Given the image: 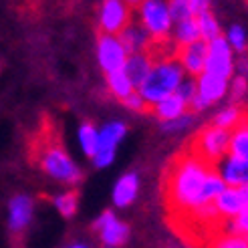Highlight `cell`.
<instances>
[{"label": "cell", "instance_id": "74e56055", "mask_svg": "<svg viewBox=\"0 0 248 248\" xmlns=\"http://www.w3.org/2000/svg\"><path fill=\"white\" fill-rule=\"evenodd\" d=\"M240 192H242L244 200H246V204H248V184H246V186H240Z\"/></svg>", "mask_w": 248, "mask_h": 248}, {"label": "cell", "instance_id": "f546056e", "mask_svg": "<svg viewBox=\"0 0 248 248\" xmlns=\"http://www.w3.org/2000/svg\"><path fill=\"white\" fill-rule=\"evenodd\" d=\"M246 91H248L246 77H238V75H234L232 83L228 85V95H230L232 105H234V103H240L242 99L246 97Z\"/></svg>", "mask_w": 248, "mask_h": 248}, {"label": "cell", "instance_id": "603a6c76", "mask_svg": "<svg viewBox=\"0 0 248 248\" xmlns=\"http://www.w3.org/2000/svg\"><path fill=\"white\" fill-rule=\"evenodd\" d=\"M105 81H107V87H109V91L113 93V97L117 99H125L127 95H131L135 91V87L131 85L129 77L125 75V71L119 69V71H113V73H109V75H105Z\"/></svg>", "mask_w": 248, "mask_h": 248}, {"label": "cell", "instance_id": "4fadbf2b", "mask_svg": "<svg viewBox=\"0 0 248 248\" xmlns=\"http://www.w3.org/2000/svg\"><path fill=\"white\" fill-rule=\"evenodd\" d=\"M228 85H230L228 79L210 75V73H202V75L196 79L198 95H200L208 105H214V103L222 101V99L228 95Z\"/></svg>", "mask_w": 248, "mask_h": 248}, {"label": "cell", "instance_id": "2e32d148", "mask_svg": "<svg viewBox=\"0 0 248 248\" xmlns=\"http://www.w3.org/2000/svg\"><path fill=\"white\" fill-rule=\"evenodd\" d=\"M246 206L248 204L244 200L240 188H230V186H226V190L214 200V208H216L218 216L226 218V220H234Z\"/></svg>", "mask_w": 248, "mask_h": 248}, {"label": "cell", "instance_id": "1f68e13d", "mask_svg": "<svg viewBox=\"0 0 248 248\" xmlns=\"http://www.w3.org/2000/svg\"><path fill=\"white\" fill-rule=\"evenodd\" d=\"M121 103L125 105L129 111H133V113H145V111H150V105L143 101V97L138 93V89H135L131 95H127Z\"/></svg>", "mask_w": 248, "mask_h": 248}, {"label": "cell", "instance_id": "ba28073f", "mask_svg": "<svg viewBox=\"0 0 248 248\" xmlns=\"http://www.w3.org/2000/svg\"><path fill=\"white\" fill-rule=\"evenodd\" d=\"M204 73H210V75H216L228 81L234 77V51L230 48L224 36H218V39L208 43V57H206Z\"/></svg>", "mask_w": 248, "mask_h": 248}, {"label": "cell", "instance_id": "4dcf8cb0", "mask_svg": "<svg viewBox=\"0 0 248 248\" xmlns=\"http://www.w3.org/2000/svg\"><path fill=\"white\" fill-rule=\"evenodd\" d=\"M228 234H240L248 238V206L234 220H228Z\"/></svg>", "mask_w": 248, "mask_h": 248}, {"label": "cell", "instance_id": "44dd1931", "mask_svg": "<svg viewBox=\"0 0 248 248\" xmlns=\"http://www.w3.org/2000/svg\"><path fill=\"white\" fill-rule=\"evenodd\" d=\"M171 41L176 43V46H186V45H192L196 41H202L200 39V31H198V22L196 18H188V20H182L176 22L171 29Z\"/></svg>", "mask_w": 248, "mask_h": 248}, {"label": "cell", "instance_id": "4316f807", "mask_svg": "<svg viewBox=\"0 0 248 248\" xmlns=\"http://www.w3.org/2000/svg\"><path fill=\"white\" fill-rule=\"evenodd\" d=\"M224 39L228 41V45H230V48H232L234 53H238V55L246 53L248 41H246V32H244V29L240 27V24H232Z\"/></svg>", "mask_w": 248, "mask_h": 248}, {"label": "cell", "instance_id": "f1b7e54d", "mask_svg": "<svg viewBox=\"0 0 248 248\" xmlns=\"http://www.w3.org/2000/svg\"><path fill=\"white\" fill-rule=\"evenodd\" d=\"M168 6H170V15H171L173 24L182 22V20H188V18H194L188 0H168Z\"/></svg>", "mask_w": 248, "mask_h": 248}, {"label": "cell", "instance_id": "7a4b0ae2", "mask_svg": "<svg viewBox=\"0 0 248 248\" xmlns=\"http://www.w3.org/2000/svg\"><path fill=\"white\" fill-rule=\"evenodd\" d=\"M184 79H186V73L178 63V59L157 61V63H154L152 71L147 73L143 83L138 87V93L152 109L159 101H164L166 97L176 93Z\"/></svg>", "mask_w": 248, "mask_h": 248}, {"label": "cell", "instance_id": "cb8c5ba5", "mask_svg": "<svg viewBox=\"0 0 248 248\" xmlns=\"http://www.w3.org/2000/svg\"><path fill=\"white\" fill-rule=\"evenodd\" d=\"M196 22H198V31H200V39L204 43H210V41L218 39V36H222L220 24L212 12H204V15L196 16Z\"/></svg>", "mask_w": 248, "mask_h": 248}, {"label": "cell", "instance_id": "3957f363", "mask_svg": "<svg viewBox=\"0 0 248 248\" xmlns=\"http://www.w3.org/2000/svg\"><path fill=\"white\" fill-rule=\"evenodd\" d=\"M230 150V131L220 129L216 125H208L202 131H198L192 140V150H188L192 155L202 159L208 166H218Z\"/></svg>", "mask_w": 248, "mask_h": 248}, {"label": "cell", "instance_id": "d6986e66", "mask_svg": "<svg viewBox=\"0 0 248 248\" xmlns=\"http://www.w3.org/2000/svg\"><path fill=\"white\" fill-rule=\"evenodd\" d=\"M188 103L184 101V99L178 95V93H173L170 97H166L164 101H159L157 105L152 107V113L159 119V121H171V119H178L182 117L184 113H188Z\"/></svg>", "mask_w": 248, "mask_h": 248}, {"label": "cell", "instance_id": "d4e9b609", "mask_svg": "<svg viewBox=\"0 0 248 248\" xmlns=\"http://www.w3.org/2000/svg\"><path fill=\"white\" fill-rule=\"evenodd\" d=\"M240 117H242V111L238 109V105H228L224 109H220L218 113L214 115L212 125H216L220 129H226V131H232L234 127L238 125Z\"/></svg>", "mask_w": 248, "mask_h": 248}, {"label": "cell", "instance_id": "e575fe53", "mask_svg": "<svg viewBox=\"0 0 248 248\" xmlns=\"http://www.w3.org/2000/svg\"><path fill=\"white\" fill-rule=\"evenodd\" d=\"M234 75L248 77V55L246 53H242L234 59Z\"/></svg>", "mask_w": 248, "mask_h": 248}, {"label": "cell", "instance_id": "30bf717a", "mask_svg": "<svg viewBox=\"0 0 248 248\" xmlns=\"http://www.w3.org/2000/svg\"><path fill=\"white\" fill-rule=\"evenodd\" d=\"M93 226L99 232V240H101L103 248H119L129 238V226L125 222H121L111 210H105L93 222Z\"/></svg>", "mask_w": 248, "mask_h": 248}, {"label": "cell", "instance_id": "277c9868", "mask_svg": "<svg viewBox=\"0 0 248 248\" xmlns=\"http://www.w3.org/2000/svg\"><path fill=\"white\" fill-rule=\"evenodd\" d=\"M39 168L46 173L48 178L63 184H77L83 178V171L73 162V157L61 147L59 143L45 145L39 154Z\"/></svg>", "mask_w": 248, "mask_h": 248}, {"label": "cell", "instance_id": "8992f818", "mask_svg": "<svg viewBox=\"0 0 248 248\" xmlns=\"http://www.w3.org/2000/svg\"><path fill=\"white\" fill-rule=\"evenodd\" d=\"M125 135H127V125L123 121L105 123V125L99 129V147H97V154L91 159L97 170H103L113 164L117 145L123 141Z\"/></svg>", "mask_w": 248, "mask_h": 248}, {"label": "cell", "instance_id": "ffe728a7", "mask_svg": "<svg viewBox=\"0 0 248 248\" xmlns=\"http://www.w3.org/2000/svg\"><path fill=\"white\" fill-rule=\"evenodd\" d=\"M228 155L248 162V113H242L238 125L230 131V150Z\"/></svg>", "mask_w": 248, "mask_h": 248}, {"label": "cell", "instance_id": "836d02e7", "mask_svg": "<svg viewBox=\"0 0 248 248\" xmlns=\"http://www.w3.org/2000/svg\"><path fill=\"white\" fill-rule=\"evenodd\" d=\"M182 99H184V101L186 103H188L190 105V101H192V99L196 97V93H198V87H196V79L194 77H188V75H186V79L182 81V85L178 87V91H176Z\"/></svg>", "mask_w": 248, "mask_h": 248}, {"label": "cell", "instance_id": "52a82bcc", "mask_svg": "<svg viewBox=\"0 0 248 248\" xmlns=\"http://www.w3.org/2000/svg\"><path fill=\"white\" fill-rule=\"evenodd\" d=\"M133 20V10L125 0H103L99 8V31L101 34H119Z\"/></svg>", "mask_w": 248, "mask_h": 248}, {"label": "cell", "instance_id": "6da1fadb", "mask_svg": "<svg viewBox=\"0 0 248 248\" xmlns=\"http://www.w3.org/2000/svg\"><path fill=\"white\" fill-rule=\"evenodd\" d=\"M164 190L168 206L173 212L194 214L196 210L214 204L216 198L226 190V184L214 166H208L186 152L168 168Z\"/></svg>", "mask_w": 248, "mask_h": 248}, {"label": "cell", "instance_id": "8d00e7d4", "mask_svg": "<svg viewBox=\"0 0 248 248\" xmlns=\"http://www.w3.org/2000/svg\"><path fill=\"white\" fill-rule=\"evenodd\" d=\"M65 248H91V246L85 244V242H71V244H67Z\"/></svg>", "mask_w": 248, "mask_h": 248}, {"label": "cell", "instance_id": "5bb4252c", "mask_svg": "<svg viewBox=\"0 0 248 248\" xmlns=\"http://www.w3.org/2000/svg\"><path fill=\"white\" fill-rule=\"evenodd\" d=\"M216 171L230 188H240L248 184V162H242L238 157L226 155L222 162H218Z\"/></svg>", "mask_w": 248, "mask_h": 248}, {"label": "cell", "instance_id": "484cf974", "mask_svg": "<svg viewBox=\"0 0 248 248\" xmlns=\"http://www.w3.org/2000/svg\"><path fill=\"white\" fill-rule=\"evenodd\" d=\"M55 208L59 210V214L63 218H73L75 212H77V208H79L77 192L71 190V192H63V194L55 196Z\"/></svg>", "mask_w": 248, "mask_h": 248}, {"label": "cell", "instance_id": "5b68a950", "mask_svg": "<svg viewBox=\"0 0 248 248\" xmlns=\"http://www.w3.org/2000/svg\"><path fill=\"white\" fill-rule=\"evenodd\" d=\"M140 24L152 36V41H164L171 34L173 20L168 0H143L138 6Z\"/></svg>", "mask_w": 248, "mask_h": 248}, {"label": "cell", "instance_id": "9c48e42d", "mask_svg": "<svg viewBox=\"0 0 248 248\" xmlns=\"http://www.w3.org/2000/svg\"><path fill=\"white\" fill-rule=\"evenodd\" d=\"M97 61L105 75L125 67L127 51L115 34H99L97 39Z\"/></svg>", "mask_w": 248, "mask_h": 248}, {"label": "cell", "instance_id": "83f0119b", "mask_svg": "<svg viewBox=\"0 0 248 248\" xmlns=\"http://www.w3.org/2000/svg\"><path fill=\"white\" fill-rule=\"evenodd\" d=\"M194 121H196V113L188 111V113H184V115L178 117V119L164 121V123H162V129H164L166 133H180V131H186L188 127H192Z\"/></svg>", "mask_w": 248, "mask_h": 248}, {"label": "cell", "instance_id": "f35d334b", "mask_svg": "<svg viewBox=\"0 0 248 248\" xmlns=\"http://www.w3.org/2000/svg\"><path fill=\"white\" fill-rule=\"evenodd\" d=\"M125 2H127V4L133 8V6H140V4L143 2V0H125Z\"/></svg>", "mask_w": 248, "mask_h": 248}, {"label": "cell", "instance_id": "9a60e30c", "mask_svg": "<svg viewBox=\"0 0 248 248\" xmlns=\"http://www.w3.org/2000/svg\"><path fill=\"white\" fill-rule=\"evenodd\" d=\"M117 39L121 41V45L127 51V55L147 51V46L152 45V36L147 34V31L140 24V20H131L127 27L117 34Z\"/></svg>", "mask_w": 248, "mask_h": 248}, {"label": "cell", "instance_id": "e0dca14e", "mask_svg": "<svg viewBox=\"0 0 248 248\" xmlns=\"http://www.w3.org/2000/svg\"><path fill=\"white\" fill-rule=\"evenodd\" d=\"M140 194V176L135 171H127L117 180L113 188V204L117 208H127L135 202V198Z\"/></svg>", "mask_w": 248, "mask_h": 248}, {"label": "cell", "instance_id": "ac0fdd59", "mask_svg": "<svg viewBox=\"0 0 248 248\" xmlns=\"http://www.w3.org/2000/svg\"><path fill=\"white\" fill-rule=\"evenodd\" d=\"M154 67V59L150 57L147 51H141V53H133V55H127V61H125V75L129 77L131 85L138 89V87L143 83V79L147 77V73L152 71Z\"/></svg>", "mask_w": 248, "mask_h": 248}, {"label": "cell", "instance_id": "7c38bea8", "mask_svg": "<svg viewBox=\"0 0 248 248\" xmlns=\"http://www.w3.org/2000/svg\"><path fill=\"white\" fill-rule=\"evenodd\" d=\"M34 212V202L29 194H16L8 202V228L10 232H22L31 224Z\"/></svg>", "mask_w": 248, "mask_h": 248}, {"label": "cell", "instance_id": "d590c367", "mask_svg": "<svg viewBox=\"0 0 248 248\" xmlns=\"http://www.w3.org/2000/svg\"><path fill=\"white\" fill-rule=\"evenodd\" d=\"M188 4H190L194 18L204 15V12H210V0H188Z\"/></svg>", "mask_w": 248, "mask_h": 248}, {"label": "cell", "instance_id": "8fae6325", "mask_svg": "<svg viewBox=\"0 0 248 248\" xmlns=\"http://www.w3.org/2000/svg\"><path fill=\"white\" fill-rule=\"evenodd\" d=\"M206 57H208V43L204 41H196L192 45H186L178 48V63L182 65L184 73L188 77L198 79L206 69Z\"/></svg>", "mask_w": 248, "mask_h": 248}, {"label": "cell", "instance_id": "d6a6232c", "mask_svg": "<svg viewBox=\"0 0 248 248\" xmlns=\"http://www.w3.org/2000/svg\"><path fill=\"white\" fill-rule=\"evenodd\" d=\"M214 248H248V238L240 234H226L214 244Z\"/></svg>", "mask_w": 248, "mask_h": 248}, {"label": "cell", "instance_id": "7402d4cb", "mask_svg": "<svg viewBox=\"0 0 248 248\" xmlns=\"http://www.w3.org/2000/svg\"><path fill=\"white\" fill-rule=\"evenodd\" d=\"M77 138H79V145H81L83 154L89 159H93V155L97 154V147H99V129L91 121H85L79 125Z\"/></svg>", "mask_w": 248, "mask_h": 248}]
</instances>
